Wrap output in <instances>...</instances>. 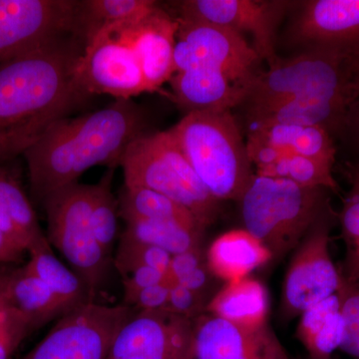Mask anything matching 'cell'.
I'll return each instance as SVG.
<instances>
[{
    "instance_id": "f546056e",
    "label": "cell",
    "mask_w": 359,
    "mask_h": 359,
    "mask_svg": "<svg viewBox=\"0 0 359 359\" xmlns=\"http://www.w3.org/2000/svg\"><path fill=\"white\" fill-rule=\"evenodd\" d=\"M115 169H108L98 183L93 185L91 224L99 244L111 257L118 238V198L112 192Z\"/></svg>"
},
{
    "instance_id": "52a82bcc",
    "label": "cell",
    "mask_w": 359,
    "mask_h": 359,
    "mask_svg": "<svg viewBox=\"0 0 359 359\" xmlns=\"http://www.w3.org/2000/svg\"><path fill=\"white\" fill-rule=\"evenodd\" d=\"M93 185L72 184L49 195L43 205L46 237L69 268L96 297L107 276L111 257L96 240L91 224Z\"/></svg>"
},
{
    "instance_id": "2e32d148",
    "label": "cell",
    "mask_w": 359,
    "mask_h": 359,
    "mask_svg": "<svg viewBox=\"0 0 359 359\" xmlns=\"http://www.w3.org/2000/svg\"><path fill=\"white\" fill-rule=\"evenodd\" d=\"M179 22L161 6L147 18L124 25V33L133 49L148 92L170 81L175 73L174 52Z\"/></svg>"
},
{
    "instance_id": "e0dca14e",
    "label": "cell",
    "mask_w": 359,
    "mask_h": 359,
    "mask_svg": "<svg viewBox=\"0 0 359 359\" xmlns=\"http://www.w3.org/2000/svg\"><path fill=\"white\" fill-rule=\"evenodd\" d=\"M169 82L175 100L186 114L231 111L245 103L250 89V85L240 83L226 73L208 67L174 73Z\"/></svg>"
},
{
    "instance_id": "6da1fadb",
    "label": "cell",
    "mask_w": 359,
    "mask_h": 359,
    "mask_svg": "<svg viewBox=\"0 0 359 359\" xmlns=\"http://www.w3.org/2000/svg\"><path fill=\"white\" fill-rule=\"evenodd\" d=\"M85 40L68 34L0 65V163L39 140L90 98L77 78Z\"/></svg>"
},
{
    "instance_id": "ba28073f",
    "label": "cell",
    "mask_w": 359,
    "mask_h": 359,
    "mask_svg": "<svg viewBox=\"0 0 359 359\" xmlns=\"http://www.w3.org/2000/svg\"><path fill=\"white\" fill-rule=\"evenodd\" d=\"M332 212L328 210L294 250L283 280L280 318H299L306 309L339 292L342 278L330 255Z\"/></svg>"
},
{
    "instance_id": "30bf717a",
    "label": "cell",
    "mask_w": 359,
    "mask_h": 359,
    "mask_svg": "<svg viewBox=\"0 0 359 359\" xmlns=\"http://www.w3.org/2000/svg\"><path fill=\"white\" fill-rule=\"evenodd\" d=\"M79 7L78 0H0V65L79 35Z\"/></svg>"
},
{
    "instance_id": "3957f363",
    "label": "cell",
    "mask_w": 359,
    "mask_h": 359,
    "mask_svg": "<svg viewBox=\"0 0 359 359\" xmlns=\"http://www.w3.org/2000/svg\"><path fill=\"white\" fill-rule=\"evenodd\" d=\"M292 99L334 104L353 112L359 104V43L316 45L278 57L259 73L245 102L250 111Z\"/></svg>"
},
{
    "instance_id": "f35d334b",
    "label": "cell",
    "mask_w": 359,
    "mask_h": 359,
    "mask_svg": "<svg viewBox=\"0 0 359 359\" xmlns=\"http://www.w3.org/2000/svg\"><path fill=\"white\" fill-rule=\"evenodd\" d=\"M26 254L25 248L0 230V264H20Z\"/></svg>"
},
{
    "instance_id": "484cf974",
    "label": "cell",
    "mask_w": 359,
    "mask_h": 359,
    "mask_svg": "<svg viewBox=\"0 0 359 359\" xmlns=\"http://www.w3.org/2000/svg\"><path fill=\"white\" fill-rule=\"evenodd\" d=\"M28 255L29 259L26 266L71 311L95 302V297L77 273L54 256L51 245L33 250Z\"/></svg>"
},
{
    "instance_id": "d4e9b609",
    "label": "cell",
    "mask_w": 359,
    "mask_h": 359,
    "mask_svg": "<svg viewBox=\"0 0 359 359\" xmlns=\"http://www.w3.org/2000/svg\"><path fill=\"white\" fill-rule=\"evenodd\" d=\"M118 204L119 216L125 222L132 219L171 222L189 228L207 230L185 207L149 189L124 185L120 191Z\"/></svg>"
},
{
    "instance_id": "8fae6325",
    "label": "cell",
    "mask_w": 359,
    "mask_h": 359,
    "mask_svg": "<svg viewBox=\"0 0 359 359\" xmlns=\"http://www.w3.org/2000/svg\"><path fill=\"white\" fill-rule=\"evenodd\" d=\"M177 20L175 73L196 67L212 68L252 86L259 74L257 67L262 60L245 36L216 25Z\"/></svg>"
},
{
    "instance_id": "5b68a950",
    "label": "cell",
    "mask_w": 359,
    "mask_h": 359,
    "mask_svg": "<svg viewBox=\"0 0 359 359\" xmlns=\"http://www.w3.org/2000/svg\"><path fill=\"white\" fill-rule=\"evenodd\" d=\"M170 131L212 197L238 202L256 173L231 111L188 113Z\"/></svg>"
},
{
    "instance_id": "44dd1931",
    "label": "cell",
    "mask_w": 359,
    "mask_h": 359,
    "mask_svg": "<svg viewBox=\"0 0 359 359\" xmlns=\"http://www.w3.org/2000/svg\"><path fill=\"white\" fill-rule=\"evenodd\" d=\"M0 163V230L26 252L50 245L20 181Z\"/></svg>"
},
{
    "instance_id": "4fadbf2b",
    "label": "cell",
    "mask_w": 359,
    "mask_h": 359,
    "mask_svg": "<svg viewBox=\"0 0 359 359\" xmlns=\"http://www.w3.org/2000/svg\"><path fill=\"white\" fill-rule=\"evenodd\" d=\"M195 320L136 311L118 330L106 359H195Z\"/></svg>"
},
{
    "instance_id": "8992f818",
    "label": "cell",
    "mask_w": 359,
    "mask_h": 359,
    "mask_svg": "<svg viewBox=\"0 0 359 359\" xmlns=\"http://www.w3.org/2000/svg\"><path fill=\"white\" fill-rule=\"evenodd\" d=\"M120 167L125 186L166 196L192 212L205 229L216 221L219 201L203 185L170 130L137 137L127 148Z\"/></svg>"
},
{
    "instance_id": "d6a6232c",
    "label": "cell",
    "mask_w": 359,
    "mask_h": 359,
    "mask_svg": "<svg viewBox=\"0 0 359 359\" xmlns=\"http://www.w3.org/2000/svg\"><path fill=\"white\" fill-rule=\"evenodd\" d=\"M339 294L344 318L340 351L353 359H359V283H349L342 278Z\"/></svg>"
},
{
    "instance_id": "cb8c5ba5",
    "label": "cell",
    "mask_w": 359,
    "mask_h": 359,
    "mask_svg": "<svg viewBox=\"0 0 359 359\" xmlns=\"http://www.w3.org/2000/svg\"><path fill=\"white\" fill-rule=\"evenodd\" d=\"M248 138L283 152L311 158L334 166L337 149L330 132L318 126L294 124L252 125Z\"/></svg>"
},
{
    "instance_id": "4316f807",
    "label": "cell",
    "mask_w": 359,
    "mask_h": 359,
    "mask_svg": "<svg viewBox=\"0 0 359 359\" xmlns=\"http://www.w3.org/2000/svg\"><path fill=\"white\" fill-rule=\"evenodd\" d=\"M158 7L152 0H83L79 7L80 34L86 43L103 28L138 22Z\"/></svg>"
},
{
    "instance_id": "74e56055",
    "label": "cell",
    "mask_w": 359,
    "mask_h": 359,
    "mask_svg": "<svg viewBox=\"0 0 359 359\" xmlns=\"http://www.w3.org/2000/svg\"><path fill=\"white\" fill-rule=\"evenodd\" d=\"M121 276L123 285H124V297L151 285H158L167 280L170 282L169 278L159 271L146 266H135Z\"/></svg>"
},
{
    "instance_id": "8d00e7d4",
    "label": "cell",
    "mask_w": 359,
    "mask_h": 359,
    "mask_svg": "<svg viewBox=\"0 0 359 359\" xmlns=\"http://www.w3.org/2000/svg\"><path fill=\"white\" fill-rule=\"evenodd\" d=\"M171 282L158 283L124 297L125 306L138 311H166Z\"/></svg>"
},
{
    "instance_id": "9a60e30c",
    "label": "cell",
    "mask_w": 359,
    "mask_h": 359,
    "mask_svg": "<svg viewBox=\"0 0 359 359\" xmlns=\"http://www.w3.org/2000/svg\"><path fill=\"white\" fill-rule=\"evenodd\" d=\"M195 321V359H290L269 323L241 327L209 313Z\"/></svg>"
},
{
    "instance_id": "7c38bea8",
    "label": "cell",
    "mask_w": 359,
    "mask_h": 359,
    "mask_svg": "<svg viewBox=\"0 0 359 359\" xmlns=\"http://www.w3.org/2000/svg\"><path fill=\"white\" fill-rule=\"evenodd\" d=\"M77 78L90 97L103 94L132 99L148 92L140 65L125 36L124 25L103 28L87 40L78 62Z\"/></svg>"
},
{
    "instance_id": "5bb4252c",
    "label": "cell",
    "mask_w": 359,
    "mask_h": 359,
    "mask_svg": "<svg viewBox=\"0 0 359 359\" xmlns=\"http://www.w3.org/2000/svg\"><path fill=\"white\" fill-rule=\"evenodd\" d=\"M287 6L259 0H186L177 2L176 18L219 26L243 36L249 33L255 50L269 66L278 59L276 28Z\"/></svg>"
},
{
    "instance_id": "d590c367",
    "label": "cell",
    "mask_w": 359,
    "mask_h": 359,
    "mask_svg": "<svg viewBox=\"0 0 359 359\" xmlns=\"http://www.w3.org/2000/svg\"><path fill=\"white\" fill-rule=\"evenodd\" d=\"M13 264H0V359H11L16 351V339L9 325L6 285Z\"/></svg>"
},
{
    "instance_id": "1f68e13d",
    "label": "cell",
    "mask_w": 359,
    "mask_h": 359,
    "mask_svg": "<svg viewBox=\"0 0 359 359\" xmlns=\"http://www.w3.org/2000/svg\"><path fill=\"white\" fill-rule=\"evenodd\" d=\"M171 261L172 255L160 248L120 240L115 266L121 276L135 266H150L169 278Z\"/></svg>"
},
{
    "instance_id": "f1b7e54d",
    "label": "cell",
    "mask_w": 359,
    "mask_h": 359,
    "mask_svg": "<svg viewBox=\"0 0 359 359\" xmlns=\"http://www.w3.org/2000/svg\"><path fill=\"white\" fill-rule=\"evenodd\" d=\"M332 165L321 161L285 153L275 164L257 170L259 176L289 180L299 186L323 188L337 193L339 186L332 174Z\"/></svg>"
},
{
    "instance_id": "4dcf8cb0",
    "label": "cell",
    "mask_w": 359,
    "mask_h": 359,
    "mask_svg": "<svg viewBox=\"0 0 359 359\" xmlns=\"http://www.w3.org/2000/svg\"><path fill=\"white\" fill-rule=\"evenodd\" d=\"M169 278L171 283L183 285L208 302L217 292L214 289L218 278L208 266L207 250L203 245L172 256Z\"/></svg>"
},
{
    "instance_id": "ac0fdd59",
    "label": "cell",
    "mask_w": 359,
    "mask_h": 359,
    "mask_svg": "<svg viewBox=\"0 0 359 359\" xmlns=\"http://www.w3.org/2000/svg\"><path fill=\"white\" fill-rule=\"evenodd\" d=\"M297 41L316 45L359 43V0H313L292 26Z\"/></svg>"
},
{
    "instance_id": "9c48e42d",
    "label": "cell",
    "mask_w": 359,
    "mask_h": 359,
    "mask_svg": "<svg viewBox=\"0 0 359 359\" xmlns=\"http://www.w3.org/2000/svg\"><path fill=\"white\" fill-rule=\"evenodd\" d=\"M136 309L90 302L66 313L22 359H106L120 327Z\"/></svg>"
},
{
    "instance_id": "ffe728a7",
    "label": "cell",
    "mask_w": 359,
    "mask_h": 359,
    "mask_svg": "<svg viewBox=\"0 0 359 359\" xmlns=\"http://www.w3.org/2000/svg\"><path fill=\"white\" fill-rule=\"evenodd\" d=\"M208 266L224 283L250 276L271 259L269 250L244 228L219 236L207 250Z\"/></svg>"
},
{
    "instance_id": "277c9868",
    "label": "cell",
    "mask_w": 359,
    "mask_h": 359,
    "mask_svg": "<svg viewBox=\"0 0 359 359\" xmlns=\"http://www.w3.org/2000/svg\"><path fill=\"white\" fill-rule=\"evenodd\" d=\"M327 192L255 175L238 200L243 228L269 250L273 261L282 259L330 209Z\"/></svg>"
},
{
    "instance_id": "d6986e66",
    "label": "cell",
    "mask_w": 359,
    "mask_h": 359,
    "mask_svg": "<svg viewBox=\"0 0 359 359\" xmlns=\"http://www.w3.org/2000/svg\"><path fill=\"white\" fill-rule=\"evenodd\" d=\"M6 299L9 308L21 316L32 334L71 311L26 264L11 266Z\"/></svg>"
},
{
    "instance_id": "7402d4cb",
    "label": "cell",
    "mask_w": 359,
    "mask_h": 359,
    "mask_svg": "<svg viewBox=\"0 0 359 359\" xmlns=\"http://www.w3.org/2000/svg\"><path fill=\"white\" fill-rule=\"evenodd\" d=\"M269 308L266 285L248 276L224 283L208 304L205 313L241 327H257L268 323Z\"/></svg>"
},
{
    "instance_id": "603a6c76",
    "label": "cell",
    "mask_w": 359,
    "mask_h": 359,
    "mask_svg": "<svg viewBox=\"0 0 359 359\" xmlns=\"http://www.w3.org/2000/svg\"><path fill=\"white\" fill-rule=\"evenodd\" d=\"M295 337L309 359H332L344 335V318L339 292L306 309L299 316Z\"/></svg>"
},
{
    "instance_id": "e575fe53",
    "label": "cell",
    "mask_w": 359,
    "mask_h": 359,
    "mask_svg": "<svg viewBox=\"0 0 359 359\" xmlns=\"http://www.w3.org/2000/svg\"><path fill=\"white\" fill-rule=\"evenodd\" d=\"M209 302L201 295L196 294L183 285L171 283L167 311L184 316V318L196 320L205 313Z\"/></svg>"
},
{
    "instance_id": "836d02e7",
    "label": "cell",
    "mask_w": 359,
    "mask_h": 359,
    "mask_svg": "<svg viewBox=\"0 0 359 359\" xmlns=\"http://www.w3.org/2000/svg\"><path fill=\"white\" fill-rule=\"evenodd\" d=\"M351 187L340 214L346 252L359 247V165L351 172Z\"/></svg>"
},
{
    "instance_id": "7a4b0ae2",
    "label": "cell",
    "mask_w": 359,
    "mask_h": 359,
    "mask_svg": "<svg viewBox=\"0 0 359 359\" xmlns=\"http://www.w3.org/2000/svg\"><path fill=\"white\" fill-rule=\"evenodd\" d=\"M143 110L132 99H116L102 109L52 124L25 153L33 199L43 203L90 168L116 169L127 148L146 133Z\"/></svg>"
},
{
    "instance_id": "83f0119b",
    "label": "cell",
    "mask_w": 359,
    "mask_h": 359,
    "mask_svg": "<svg viewBox=\"0 0 359 359\" xmlns=\"http://www.w3.org/2000/svg\"><path fill=\"white\" fill-rule=\"evenodd\" d=\"M125 223L120 240L154 245L172 256L203 245L205 231L171 222L132 219Z\"/></svg>"
}]
</instances>
